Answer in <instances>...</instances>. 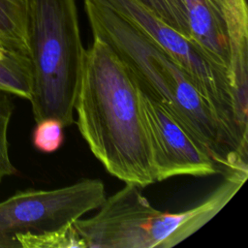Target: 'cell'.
<instances>
[{
	"label": "cell",
	"instance_id": "cell-10",
	"mask_svg": "<svg viewBox=\"0 0 248 248\" xmlns=\"http://www.w3.org/2000/svg\"><path fill=\"white\" fill-rule=\"evenodd\" d=\"M0 49L30 57L28 0H0Z\"/></svg>",
	"mask_w": 248,
	"mask_h": 248
},
{
	"label": "cell",
	"instance_id": "cell-13",
	"mask_svg": "<svg viewBox=\"0 0 248 248\" xmlns=\"http://www.w3.org/2000/svg\"><path fill=\"white\" fill-rule=\"evenodd\" d=\"M165 23L191 41L184 0H139Z\"/></svg>",
	"mask_w": 248,
	"mask_h": 248
},
{
	"label": "cell",
	"instance_id": "cell-6",
	"mask_svg": "<svg viewBox=\"0 0 248 248\" xmlns=\"http://www.w3.org/2000/svg\"><path fill=\"white\" fill-rule=\"evenodd\" d=\"M106 198L100 179H82L51 190L18 191L0 202V248H19L16 234L68 227L98 209Z\"/></svg>",
	"mask_w": 248,
	"mask_h": 248
},
{
	"label": "cell",
	"instance_id": "cell-7",
	"mask_svg": "<svg viewBox=\"0 0 248 248\" xmlns=\"http://www.w3.org/2000/svg\"><path fill=\"white\" fill-rule=\"evenodd\" d=\"M157 182L176 175L222 173L217 163L163 105L140 92Z\"/></svg>",
	"mask_w": 248,
	"mask_h": 248
},
{
	"label": "cell",
	"instance_id": "cell-5",
	"mask_svg": "<svg viewBox=\"0 0 248 248\" xmlns=\"http://www.w3.org/2000/svg\"><path fill=\"white\" fill-rule=\"evenodd\" d=\"M166 50L192 78L217 117L239 147L247 152L248 109L233 87L230 72L195 43L165 23L139 0H105Z\"/></svg>",
	"mask_w": 248,
	"mask_h": 248
},
{
	"label": "cell",
	"instance_id": "cell-14",
	"mask_svg": "<svg viewBox=\"0 0 248 248\" xmlns=\"http://www.w3.org/2000/svg\"><path fill=\"white\" fill-rule=\"evenodd\" d=\"M15 109L13 95L0 91V183L17 172L9 151L8 129Z\"/></svg>",
	"mask_w": 248,
	"mask_h": 248
},
{
	"label": "cell",
	"instance_id": "cell-12",
	"mask_svg": "<svg viewBox=\"0 0 248 248\" xmlns=\"http://www.w3.org/2000/svg\"><path fill=\"white\" fill-rule=\"evenodd\" d=\"M16 239L19 248H86L73 224L55 231L16 234Z\"/></svg>",
	"mask_w": 248,
	"mask_h": 248
},
{
	"label": "cell",
	"instance_id": "cell-16",
	"mask_svg": "<svg viewBox=\"0 0 248 248\" xmlns=\"http://www.w3.org/2000/svg\"><path fill=\"white\" fill-rule=\"evenodd\" d=\"M4 55H5V52H4L2 49H0V59H1V58H3V57H4Z\"/></svg>",
	"mask_w": 248,
	"mask_h": 248
},
{
	"label": "cell",
	"instance_id": "cell-3",
	"mask_svg": "<svg viewBox=\"0 0 248 248\" xmlns=\"http://www.w3.org/2000/svg\"><path fill=\"white\" fill-rule=\"evenodd\" d=\"M200 203L181 212L153 207L140 187L127 184L106 198L90 218H79L74 228L86 248H170L209 222L244 184L248 170H230Z\"/></svg>",
	"mask_w": 248,
	"mask_h": 248
},
{
	"label": "cell",
	"instance_id": "cell-15",
	"mask_svg": "<svg viewBox=\"0 0 248 248\" xmlns=\"http://www.w3.org/2000/svg\"><path fill=\"white\" fill-rule=\"evenodd\" d=\"M64 125L56 118H44L36 122L32 133L34 147L43 153L58 150L64 142Z\"/></svg>",
	"mask_w": 248,
	"mask_h": 248
},
{
	"label": "cell",
	"instance_id": "cell-1",
	"mask_svg": "<svg viewBox=\"0 0 248 248\" xmlns=\"http://www.w3.org/2000/svg\"><path fill=\"white\" fill-rule=\"evenodd\" d=\"M94 38L126 66L139 89L163 105L202 145L222 173L248 170L243 151L188 73L156 42L105 0H83Z\"/></svg>",
	"mask_w": 248,
	"mask_h": 248
},
{
	"label": "cell",
	"instance_id": "cell-11",
	"mask_svg": "<svg viewBox=\"0 0 248 248\" xmlns=\"http://www.w3.org/2000/svg\"><path fill=\"white\" fill-rule=\"evenodd\" d=\"M32 67L27 55L5 52L0 59V91L26 100L32 94Z\"/></svg>",
	"mask_w": 248,
	"mask_h": 248
},
{
	"label": "cell",
	"instance_id": "cell-8",
	"mask_svg": "<svg viewBox=\"0 0 248 248\" xmlns=\"http://www.w3.org/2000/svg\"><path fill=\"white\" fill-rule=\"evenodd\" d=\"M184 2L191 41L215 63L228 69L231 75L232 56L224 0H184Z\"/></svg>",
	"mask_w": 248,
	"mask_h": 248
},
{
	"label": "cell",
	"instance_id": "cell-2",
	"mask_svg": "<svg viewBox=\"0 0 248 248\" xmlns=\"http://www.w3.org/2000/svg\"><path fill=\"white\" fill-rule=\"evenodd\" d=\"M75 110L82 138L108 173L141 188L157 182L140 91L117 55L96 38L85 49Z\"/></svg>",
	"mask_w": 248,
	"mask_h": 248
},
{
	"label": "cell",
	"instance_id": "cell-9",
	"mask_svg": "<svg viewBox=\"0 0 248 248\" xmlns=\"http://www.w3.org/2000/svg\"><path fill=\"white\" fill-rule=\"evenodd\" d=\"M232 64L231 76L241 105L248 109V16L245 0H224Z\"/></svg>",
	"mask_w": 248,
	"mask_h": 248
},
{
	"label": "cell",
	"instance_id": "cell-4",
	"mask_svg": "<svg viewBox=\"0 0 248 248\" xmlns=\"http://www.w3.org/2000/svg\"><path fill=\"white\" fill-rule=\"evenodd\" d=\"M28 38L34 120L70 126L85 53L76 0H28Z\"/></svg>",
	"mask_w": 248,
	"mask_h": 248
}]
</instances>
